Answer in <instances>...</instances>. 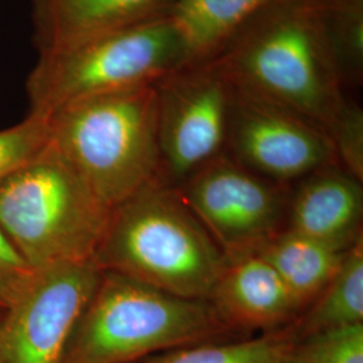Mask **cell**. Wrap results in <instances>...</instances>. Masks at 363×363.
<instances>
[{
	"label": "cell",
	"mask_w": 363,
	"mask_h": 363,
	"mask_svg": "<svg viewBox=\"0 0 363 363\" xmlns=\"http://www.w3.org/2000/svg\"><path fill=\"white\" fill-rule=\"evenodd\" d=\"M210 60L234 88L296 112L327 135L347 103L315 0L273 1Z\"/></svg>",
	"instance_id": "6da1fadb"
},
{
	"label": "cell",
	"mask_w": 363,
	"mask_h": 363,
	"mask_svg": "<svg viewBox=\"0 0 363 363\" xmlns=\"http://www.w3.org/2000/svg\"><path fill=\"white\" fill-rule=\"evenodd\" d=\"M93 262L179 298L208 300L229 259L179 190L156 179L112 208Z\"/></svg>",
	"instance_id": "7a4b0ae2"
},
{
	"label": "cell",
	"mask_w": 363,
	"mask_h": 363,
	"mask_svg": "<svg viewBox=\"0 0 363 363\" xmlns=\"http://www.w3.org/2000/svg\"><path fill=\"white\" fill-rule=\"evenodd\" d=\"M233 335L208 300L179 298L121 273L100 271L64 363H133Z\"/></svg>",
	"instance_id": "3957f363"
},
{
	"label": "cell",
	"mask_w": 363,
	"mask_h": 363,
	"mask_svg": "<svg viewBox=\"0 0 363 363\" xmlns=\"http://www.w3.org/2000/svg\"><path fill=\"white\" fill-rule=\"evenodd\" d=\"M49 128L52 145L111 208L160 179L155 84L66 105Z\"/></svg>",
	"instance_id": "277c9868"
},
{
	"label": "cell",
	"mask_w": 363,
	"mask_h": 363,
	"mask_svg": "<svg viewBox=\"0 0 363 363\" xmlns=\"http://www.w3.org/2000/svg\"><path fill=\"white\" fill-rule=\"evenodd\" d=\"M111 213L52 142L0 183V226L35 269L93 261Z\"/></svg>",
	"instance_id": "5b68a950"
},
{
	"label": "cell",
	"mask_w": 363,
	"mask_h": 363,
	"mask_svg": "<svg viewBox=\"0 0 363 363\" xmlns=\"http://www.w3.org/2000/svg\"><path fill=\"white\" fill-rule=\"evenodd\" d=\"M193 62L169 15L117 30L62 52L39 54L27 78L30 113L148 84Z\"/></svg>",
	"instance_id": "8992f818"
},
{
	"label": "cell",
	"mask_w": 363,
	"mask_h": 363,
	"mask_svg": "<svg viewBox=\"0 0 363 363\" xmlns=\"http://www.w3.org/2000/svg\"><path fill=\"white\" fill-rule=\"evenodd\" d=\"M177 189L229 261L256 253L286 228L291 184L264 178L226 152Z\"/></svg>",
	"instance_id": "52a82bcc"
},
{
	"label": "cell",
	"mask_w": 363,
	"mask_h": 363,
	"mask_svg": "<svg viewBox=\"0 0 363 363\" xmlns=\"http://www.w3.org/2000/svg\"><path fill=\"white\" fill-rule=\"evenodd\" d=\"M160 179L178 187L226 147L232 85L213 60L155 82Z\"/></svg>",
	"instance_id": "ba28073f"
},
{
	"label": "cell",
	"mask_w": 363,
	"mask_h": 363,
	"mask_svg": "<svg viewBox=\"0 0 363 363\" xmlns=\"http://www.w3.org/2000/svg\"><path fill=\"white\" fill-rule=\"evenodd\" d=\"M226 148L247 169L283 184L337 163L331 139L319 125L233 85Z\"/></svg>",
	"instance_id": "9c48e42d"
},
{
	"label": "cell",
	"mask_w": 363,
	"mask_h": 363,
	"mask_svg": "<svg viewBox=\"0 0 363 363\" xmlns=\"http://www.w3.org/2000/svg\"><path fill=\"white\" fill-rule=\"evenodd\" d=\"M100 269L93 261L38 269L0 320V363H64L66 347Z\"/></svg>",
	"instance_id": "30bf717a"
},
{
	"label": "cell",
	"mask_w": 363,
	"mask_h": 363,
	"mask_svg": "<svg viewBox=\"0 0 363 363\" xmlns=\"http://www.w3.org/2000/svg\"><path fill=\"white\" fill-rule=\"evenodd\" d=\"M208 301L235 335L274 333L301 313L281 277L257 253L230 259Z\"/></svg>",
	"instance_id": "8fae6325"
},
{
	"label": "cell",
	"mask_w": 363,
	"mask_h": 363,
	"mask_svg": "<svg viewBox=\"0 0 363 363\" xmlns=\"http://www.w3.org/2000/svg\"><path fill=\"white\" fill-rule=\"evenodd\" d=\"M363 189L339 163L316 169L291 186L286 229L339 250L362 238Z\"/></svg>",
	"instance_id": "7c38bea8"
},
{
	"label": "cell",
	"mask_w": 363,
	"mask_h": 363,
	"mask_svg": "<svg viewBox=\"0 0 363 363\" xmlns=\"http://www.w3.org/2000/svg\"><path fill=\"white\" fill-rule=\"evenodd\" d=\"M174 0H31L39 54L62 52L91 39L169 15Z\"/></svg>",
	"instance_id": "4fadbf2b"
},
{
	"label": "cell",
	"mask_w": 363,
	"mask_h": 363,
	"mask_svg": "<svg viewBox=\"0 0 363 363\" xmlns=\"http://www.w3.org/2000/svg\"><path fill=\"white\" fill-rule=\"evenodd\" d=\"M347 250L286 228L256 253L271 264L303 312L333 279Z\"/></svg>",
	"instance_id": "5bb4252c"
},
{
	"label": "cell",
	"mask_w": 363,
	"mask_h": 363,
	"mask_svg": "<svg viewBox=\"0 0 363 363\" xmlns=\"http://www.w3.org/2000/svg\"><path fill=\"white\" fill-rule=\"evenodd\" d=\"M276 0H174L169 18L193 62L205 61Z\"/></svg>",
	"instance_id": "9a60e30c"
},
{
	"label": "cell",
	"mask_w": 363,
	"mask_h": 363,
	"mask_svg": "<svg viewBox=\"0 0 363 363\" xmlns=\"http://www.w3.org/2000/svg\"><path fill=\"white\" fill-rule=\"evenodd\" d=\"M363 323V237L346 252L333 279L292 325L296 337Z\"/></svg>",
	"instance_id": "2e32d148"
},
{
	"label": "cell",
	"mask_w": 363,
	"mask_h": 363,
	"mask_svg": "<svg viewBox=\"0 0 363 363\" xmlns=\"http://www.w3.org/2000/svg\"><path fill=\"white\" fill-rule=\"evenodd\" d=\"M295 339L291 325L259 337L206 342L160 352L144 363H283Z\"/></svg>",
	"instance_id": "e0dca14e"
},
{
	"label": "cell",
	"mask_w": 363,
	"mask_h": 363,
	"mask_svg": "<svg viewBox=\"0 0 363 363\" xmlns=\"http://www.w3.org/2000/svg\"><path fill=\"white\" fill-rule=\"evenodd\" d=\"M343 82L362 76L363 0H315Z\"/></svg>",
	"instance_id": "ac0fdd59"
},
{
	"label": "cell",
	"mask_w": 363,
	"mask_h": 363,
	"mask_svg": "<svg viewBox=\"0 0 363 363\" xmlns=\"http://www.w3.org/2000/svg\"><path fill=\"white\" fill-rule=\"evenodd\" d=\"M283 363H363V323L296 337Z\"/></svg>",
	"instance_id": "d6986e66"
},
{
	"label": "cell",
	"mask_w": 363,
	"mask_h": 363,
	"mask_svg": "<svg viewBox=\"0 0 363 363\" xmlns=\"http://www.w3.org/2000/svg\"><path fill=\"white\" fill-rule=\"evenodd\" d=\"M50 143L49 118L28 113L21 123L0 130V183Z\"/></svg>",
	"instance_id": "ffe728a7"
},
{
	"label": "cell",
	"mask_w": 363,
	"mask_h": 363,
	"mask_svg": "<svg viewBox=\"0 0 363 363\" xmlns=\"http://www.w3.org/2000/svg\"><path fill=\"white\" fill-rule=\"evenodd\" d=\"M337 163L363 182V113L358 105L346 103L328 132Z\"/></svg>",
	"instance_id": "44dd1931"
},
{
	"label": "cell",
	"mask_w": 363,
	"mask_h": 363,
	"mask_svg": "<svg viewBox=\"0 0 363 363\" xmlns=\"http://www.w3.org/2000/svg\"><path fill=\"white\" fill-rule=\"evenodd\" d=\"M37 272L0 226V307H11L31 286Z\"/></svg>",
	"instance_id": "7402d4cb"
},
{
	"label": "cell",
	"mask_w": 363,
	"mask_h": 363,
	"mask_svg": "<svg viewBox=\"0 0 363 363\" xmlns=\"http://www.w3.org/2000/svg\"><path fill=\"white\" fill-rule=\"evenodd\" d=\"M4 310H6V308H1V307H0V320H1V318H3V313H4Z\"/></svg>",
	"instance_id": "603a6c76"
}]
</instances>
